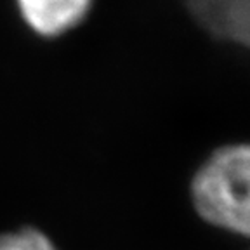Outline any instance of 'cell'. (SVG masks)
Masks as SVG:
<instances>
[{
    "label": "cell",
    "mask_w": 250,
    "mask_h": 250,
    "mask_svg": "<svg viewBox=\"0 0 250 250\" xmlns=\"http://www.w3.org/2000/svg\"><path fill=\"white\" fill-rule=\"evenodd\" d=\"M250 151L231 145L212 153L193 177L191 196L196 212L207 223L247 236L249 217Z\"/></svg>",
    "instance_id": "obj_1"
},
{
    "label": "cell",
    "mask_w": 250,
    "mask_h": 250,
    "mask_svg": "<svg viewBox=\"0 0 250 250\" xmlns=\"http://www.w3.org/2000/svg\"><path fill=\"white\" fill-rule=\"evenodd\" d=\"M92 0H18L21 16L43 37H58L82 23Z\"/></svg>",
    "instance_id": "obj_2"
},
{
    "label": "cell",
    "mask_w": 250,
    "mask_h": 250,
    "mask_svg": "<svg viewBox=\"0 0 250 250\" xmlns=\"http://www.w3.org/2000/svg\"><path fill=\"white\" fill-rule=\"evenodd\" d=\"M193 16L210 33L231 42H249V0H188Z\"/></svg>",
    "instance_id": "obj_3"
},
{
    "label": "cell",
    "mask_w": 250,
    "mask_h": 250,
    "mask_svg": "<svg viewBox=\"0 0 250 250\" xmlns=\"http://www.w3.org/2000/svg\"><path fill=\"white\" fill-rule=\"evenodd\" d=\"M0 250H58L42 231L23 228L20 231L0 234Z\"/></svg>",
    "instance_id": "obj_4"
}]
</instances>
